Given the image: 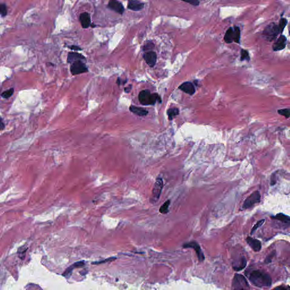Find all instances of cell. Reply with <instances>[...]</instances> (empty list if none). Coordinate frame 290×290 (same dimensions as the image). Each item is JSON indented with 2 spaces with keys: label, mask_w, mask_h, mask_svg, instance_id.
Segmentation results:
<instances>
[{
  "label": "cell",
  "mask_w": 290,
  "mask_h": 290,
  "mask_svg": "<svg viewBox=\"0 0 290 290\" xmlns=\"http://www.w3.org/2000/svg\"><path fill=\"white\" fill-rule=\"evenodd\" d=\"M279 33L280 31L278 25L275 23H271L265 27L262 35L266 40L271 42L277 38Z\"/></svg>",
  "instance_id": "cell-3"
},
{
  "label": "cell",
  "mask_w": 290,
  "mask_h": 290,
  "mask_svg": "<svg viewBox=\"0 0 290 290\" xmlns=\"http://www.w3.org/2000/svg\"><path fill=\"white\" fill-rule=\"evenodd\" d=\"M265 221V219H261L260 221H258V222L256 223V224L252 228V230H251V235H252L255 231H256V230L257 228H258L259 227H260L264 223Z\"/></svg>",
  "instance_id": "cell-30"
},
{
  "label": "cell",
  "mask_w": 290,
  "mask_h": 290,
  "mask_svg": "<svg viewBox=\"0 0 290 290\" xmlns=\"http://www.w3.org/2000/svg\"><path fill=\"white\" fill-rule=\"evenodd\" d=\"M154 47H155V45H154V43L151 40H149V41H147L145 43V45L143 46V51H150L153 50L154 49Z\"/></svg>",
  "instance_id": "cell-25"
},
{
  "label": "cell",
  "mask_w": 290,
  "mask_h": 290,
  "mask_svg": "<svg viewBox=\"0 0 290 290\" xmlns=\"http://www.w3.org/2000/svg\"><path fill=\"white\" fill-rule=\"evenodd\" d=\"M179 114V110L177 108H172L167 111V115L170 120H172Z\"/></svg>",
  "instance_id": "cell-22"
},
{
  "label": "cell",
  "mask_w": 290,
  "mask_h": 290,
  "mask_svg": "<svg viewBox=\"0 0 290 290\" xmlns=\"http://www.w3.org/2000/svg\"><path fill=\"white\" fill-rule=\"evenodd\" d=\"M241 61H244V60H247V61H249L250 60V57L249 55V53L247 50L245 49H241V58H240Z\"/></svg>",
  "instance_id": "cell-28"
},
{
  "label": "cell",
  "mask_w": 290,
  "mask_h": 290,
  "mask_svg": "<svg viewBox=\"0 0 290 290\" xmlns=\"http://www.w3.org/2000/svg\"><path fill=\"white\" fill-rule=\"evenodd\" d=\"M261 200V195L258 191L253 192L252 194L245 200L243 205L244 209H247L252 207L255 204L259 203Z\"/></svg>",
  "instance_id": "cell-7"
},
{
  "label": "cell",
  "mask_w": 290,
  "mask_h": 290,
  "mask_svg": "<svg viewBox=\"0 0 290 290\" xmlns=\"http://www.w3.org/2000/svg\"><path fill=\"white\" fill-rule=\"evenodd\" d=\"M278 113L281 115L282 116H284L286 117V118H289L290 116V110L289 108H286V109H282V110H279L278 111Z\"/></svg>",
  "instance_id": "cell-29"
},
{
  "label": "cell",
  "mask_w": 290,
  "mask_h": 290,
  "mask_svg": "<svg viewBox=\"0 0 290 290\" xmlns=\"http://www.w3.org/2000/svg\"><path fill=\"white\" fill-rule=\"evenodd\" d=\"M163 181L161 177H158L154 184V187L152 191L151 196L150 197V202L153 204H155L159 200L160 194L163 188Z\"/></svg>",
  "instance_id": "cell-5"
},
{
  "label": "cell",
  "mask_w": 290,
  "mask_h": 290,
  "mask_svg": "<svg viewBox=\"0 0 290 290\" xmlns=\"http://www.w3.org/2000/svg\"><path fill=\"white\" fill-rule=\"evenodd\" d=\"M181 1L185 2L193 6H198L200 4V2L198 0H181Z\"/></svg>",
  "instance_id": "cell-34"
},
{
  "label": "cell",
  "mask_w": 290,
  "mask_h": 290,
  "mask_svg": "<svg viewBox=\"0 0 290 290\" xmlns=\"http://www.w3.org/2000/svg\"><path fill=\"white\" fill-rule=\"evenodd\" d=\"M69 48L70 49H71L72 50H74V51H82L81 48H80L77 46H74V45H72V46H70L69 47Z\"/></svg>",
  "instance_id": "cell-36"
},
{
  "label": "cell",
  "mask_w": 290,
  "mask_h": 290,
  "mask_svg": "<svg viewBox=\"0 0 290 290\" xmlns=\"http://www.w3.org/2000/svg\"><path fill=\"white\" fill-rule=\"evenodd\" d=\"M232 288L235 290H248L250 288L246 278L240 274H235L232 281Z\"/></svg>",
  "instance_id": "cell-4"
},
{
  "label": "cell",
  "mask_w": 290,
  "mask_h": 290,
  "mask_svg": "<svg viewBox=\"0 0 290 290\" xmlns=\"http://www.w3.org/2000/svg\"><path fill=\"white\" fill-rule=\"evenodd\" d=\"M287 24V20L286 18H281L279 21V24L278 25L280 33H282L283 31L285 30V28L286 27V25Z\"/></svg>",
  "instance_id": "cell-26"
},
{
  "label": "cell",
  "mask_w": 290,
  "mask_h": 290,
  "mask_svg": "<svg viewBox=\"0 0 290 290\" xmlns=\"http://www.w3.org/2000/svg\"><path fill=\"white\" fill-rule=\"evenodd\" d=\"M275 251H273V252H271L269 256H267V257L265 259V262L266 264H269L270 262H271V260H272V258H273V257L275 256Z\"/></svg>",
  "instance_id": "cell-33"
},
{
  "label": "cell",
  "mask_w": 290,
  "mask_h": 290,
  "mask_svg": "<svg viewBox=\"0 0 290 290\" xmlns=\"http://www.w3.org/2000/svg\"><path fill=\"white\" fill-rule=\"evenodd\" d=\"M85 60V57L84 56L77 52H69L68 55V58H67L68 62L71 64L76 61H78V60L84 61Z\"/></svg>",
  "instance_id": "cell-17"
},
{
  "label": "cell",
  "mask_w": 290,
  "mask_h": 290,
  "mask_svg": "<svg viewBox=\"0 0 290 290\" xmlns=\"http://www.w3.org/2000/svg\"><path fill=\"white\" fill-rule=\"evenodd\" d=\"M85 264V261H79V262H75L74 264L69 266L68 269H66L64 273H63L62 275L66 278H69L72 274V270L75 268H79V267H81V266H83Z\"/></svg>",
  "instance_id": "cell-18"
},
{
  "label": "cell",
  "mask_w": 290,
  "mask_h": 290,
  "mask_svg": "<svg viewBox=\"0 0 290 290\" xmlns=\"http://www.w3.org/2000/svg\"><path fill=\"white\" fill-rule=\"evenodd\" d=\"M14 89L13 88H12L9 90H6L5 91H4L1 94V96L5 99L9 98L13 95V94H14Z\"/></svg>",
  "instance_id": "cell-27"
},
{
  "label": "cell",
  "mask_w": 290,
  "mask_h": 290,
  "mask_svg": "<svg viewBox=\"0 0 290 290\" xmlns=\"http://www.w3.org/2000/svg\"><path fill=\"white\" fill-rule=\"evenodd\" d=\"M143 58L144 59L146 64L151 68L154 67L157 63V55L155 52L152 51L146 52L143 54Z\"/></svg>",
  "instance_id": "cell-10"
},
{
  "label": "cell",
  "mask_w": 290,
  "mask_h": 290,
  "mask_svg": "<svg viewBox=\"0 0 290 290\" xmlns=\"http://www.w3.org/2000/svg\"><path fill=\"white\" fill-rule=\"evenodd\" d=\"M184 248H193L196 251L197 256L198 257V261L202 262L205 260V257L204 253L202 252L200 245L196 241H191L187 243L184 244L183 245Z\"/></svg>",
  "instance_id": "cell-8"
},
{
  "label": "cell",
  "mask_w": 290,
  "mask_h": 290,
  "mask_svg": "<svg viewBox=\"0 0 290 290\" xmlns=\"http://www.w3.org/2000/svg\"><path fill=\"white\" fill-rule=\"evenodd\" d=\"M287 44V38L285 35H282L274 43L273 46V49L274 51H279L284 49L286 47Z\"/></svg>",
  "instance_id": "cell-11"
},
{
  "label": "cell",
  "mask_w": 290,
  "mask_h": 290,
  "mask_svg": "<svg viewBox=\"0 0 290 290\" xmlns=\"http://www.w3.org/2000/svg\"><path fill=\"white\" fill-rule=\"evenodd\" d=\"M170 202H171V201L170 200H167L163 204L162 206H160V207L159 209V212L160 213L164 214L168 213V212L169 211V206L170 205Z\"/></svg>",
  "instance_id": "cell-24"
},
{
  "label": "cell",
  "mask_w": 290,
  "mask_h": 290,
  "mask_svg": "<svg viewBox=\"0 0 290 290\" xmlns=\"http://www.w3.org/2000/svg\"><path fill=\"white\" fill-rule=\"evenodd\" d=\"M79 21L81 22V26L83 29L89 28L91 24V17L89 13H82L79 15Z\"/></svg>",
  "instance_id": "cell-14"
},
{
  "label": "cell",
  "mask_w": 290,
  "mask_h": 290,
  "mask_svg": "<svg viewBox=\"0 0 290 290\" xmlns=\"http://www.w3.org/2000/svg\"><path fill=\"white\" fill-rule=\"evenodd\" d=\"M275 289H278V290H287V288L285 287H282V286H279L275 288Z\"/></svg>",
  "instance_id": "cell-40"
},
{
  "label": "cell",
  "mask_w": 290,
  "mask_h": 290,
  "mask_svg": "<svg viewBox=\"0 0 290 290\" xmlns=\"http://www.w3.org/2000/svg\"><path fill=\"white\" fill-rule=\"evenodd\" d=\"M129 110L130 112L138 116H145L149 113L148 111L143 108L137 107L134 106H131L129 108Z\"/></svg>",
  "instance_id": "cell-19"
},
{
  "label": "cell",
  "mask_w": 290,
  "mask_h": 290,
  "mask_svg": "<svg viewBox=\"0 0 290 290\" xmlns=\"http://www.w3.org/2000/svg\"><path fill=\"white\" fill-rule=\"evenodd\" d=\"M107 7L112 10L115 12L119 14H123L125 12L124 6L121 2L118 0H110Z\"/></svg>",
  "instance_id": "cell-9"
},
{
  "label": "cell",
  "mask_w": 290,
  "mask_h": 290,
  "mask_svg": "<svg viewBox=\"0 0 290 290\" xmlns=\"http://www.w3.org/2000/svg\"><path fill=\"white\" fill-rule=\"evenodd\" d=\"M248 278L254 286L259 288L269 287L272 283V280L268 273L260 270L251 271L248 275Z\"/></svg>",
  "instance_id": "cell-1"
},
{
  "label": "cell",
  "mask_w": 290,
  "mask_h": 290,
  "mask_svg": "<svg viewBox=\"0 0 290 290\" xmlns=\"http://www.w3.org/2000/svg\"><path fill=\"white\" fill-rule=\"evenodd\" d=\"M132 90V85L129 86L128 87H126L124 89V91L125 93H128L130 91V90Z\"/></svg>",
  "instance_id": "cell-39"
},
{
  "label": "cell",
  "mask_w": 290,
  "mask_h": 290,
  "mask_svg": "<svg viewBox=\"0 0 290 290\" xmlns=\"http://www.w3.org/2000/svg\"><path fill=\"white\" fill-rule=\"evenodd\" d=\"M247 265V261L246 258L242 256L238 260L236 261L235 262L233 263L232 267L234 270L236 271H240L243 270Z\"/></svg>",
  "instance_id": "cell-16"
},
{
  "label": "cell",
  "mask_w": 290,
  "mask_h": 290,
  "mask_svg": "<svg viewBox=\"0 0 290 290\" xmlns=\"http://www.w3.org/2000/svg\"><path fill=\"white\" fill-rule=\"evenodd\" d=\"M126 82V81H124L123 82L122 79H120V78H118V79H117V81H116L117 84L119 86L121 85H124Z\"/></svg>",
  "instance_id": "cell-38"
},
{
  "label": "cell",
  "mask_w": 290,
  "mask_h": 290,
  "mask_svg": "<svg viewBox=\"0 0 290 290\" xmlns=\"http://www.w3.org/2000/svg\"><path fill=\"white\" fill-rule=\"evenodd\" d=\"M26 251H27V248H25V246H23V247L22 246V247L19 248L18 253V255H19V257L21 259H23L24 257L23 256V255L25 256Z\"/></svg>",
  "instance_id": "cell-32"
},
{
  "label": "cell",
  "mask_w": 290,
  "mask_h": 290,
  "mask_svg": "<svg viewBox=\"0 0 290 290\" xmlns=\"http://www.w3.org/2000/svg\"><path fill=\"white\" fill-rule=\"evenodd\" d=\"M128 8L133 11H140L144 8L145 4L140 0H128Z\"/></svg>",
  "instance_id": "cell-13"
},
{
  "label": "cell",
  "mask_w": 290,
  "mask_h": 290,
  "mask_svg": "<svg viewBox=\"0 0 290 290\" xmlns=\"http://www.w3.org/2000/svg\"><path fill=\"white\" fill-rule=\"evenodd\" d=\"M241 32L238 26H235L234 30V41L236 43H240Z\"/></svg>",
  "instance_id": "cell-23"
},
{
  "label": "cell",
  "mask_w": 290,
  "mask_h": 290,
  "mask_svg": "<svg viewBox=\"0 0 290 290\" xmlns=\"http://www.w3.org/2000/svg\"><path fill=\"white\" fill-rule=\"evenodd\" d=\"M70 69L71 73L74 76L88 72L89 71L86 64L81 60H78L72 62Z\"/></svg>",
  "instance_id": "cell-6"
},
{
  "label": "cell",
  "mask_w": 290,
  "mask_h": 290,
  "mask_svg": "<svg viewBox=\"0 0 290 290\" xmlns=\"http://www.w3.org/2000/svg\"><path fill=\"white\" fill-rule=\"evenodd\" d=\"M116 259V258H115V257H112V258H107V260H105L104 261H99V262H94L93 263V264H104L106 262H109V261H113L114 260Z\"/></svg>",
  "instance_id": "cell-35"
},
{
  "label": "cell",
  "mask_w": 290,
  "mask_h": 290,
  "mask_svg": "<svg viewBox=\"0 0 290 290\" xmlns=\"http://www.w3.org/2000/svg\"><path fill=\"white\" fill-rule=\"evenodd\" d=\"M138 100L143 106L154 105L157 102L162 103L161 98L158 94H151L149 90H142L138 95Z\"/></svg>",
  "instance_id": "cell-2"
},
{
  "label": "cell",
  "mask_w": 290,
  "mask_h": 290,
  "mask_svg": "<svg viewBox=\"0 0 290 290\" xmlns=\"http://www.w3.org/2000/svg\"><path fill=\"white\" fill-rule=\"evenodd\" d=\"M246 241L249 246L251 248L253 251H254L255 252H259L261 249L262 245L260 240L251 238L250 236H248L246 238Z\"/></svg>",
  "instance_id": "cell-12"
},
{
  "label": "cell",
  "mask_w": 290,
  "mask_h": 290,
  "mask_svg": "<svg viewBox=\"0 0 290 290\" xmlns=\"http://www.w3.org/2000/svg\"><path fill=\"white\" fill-rule=\"evenodd\" d=\"M5 125L4 123L2 118L0 117V130H2L4 129Z\"/></svg>",
  "instance_id": "cell-37"
},
{
  "label": "cell",
  "mask_w": 290,
  "mask_h": 290,
  "mask_svg": "<svg viewBox=\"0 0 290 290\" xmlns=\"http://www.w3.org/2000/svg\"><path fill=\"white\" fill-rule=\"evenodd\" d=\"M271 218L272 219L274 220H277L282 223L290 224V218L289 216L287 215L286 214H284L283 213H278L277 215L271 217Z\"/></svg>",
  "instance_id": "cell-20"
},
{
  "label": "cell",
  "mask_w": 290,
  "mask_h": 290,
  "mask_svg": "<svg viewBox=\"0 0 290 290\" xmlns=\"http://www.w3.org/2000/svg\"><path fill=\"white\" fill-rule=\"evenodd\" d=\"M224 40L225 42L228 44L231 43L234 41V29L232 27H230L227 30Z\"/></svg>",
  "instance_id": "cell-21"
},
{
  "label": "cell",
  "mask_w": 290,
  "mask_h": 290,
  "mask_svg": "<svg viewBox=\"0 0 290 290\" xmlns=\"http://www.w3.org/2000/svg\"><path fill=\"white\" fill-rule=\"evenodd\" d=\"M180 90L183 91L186 94L193 95L194 94L196 90L195 87L193 83L190 82H185L180 86L179 87Z\"/></svg>",
  "instance_id": "cell-15"
},
{
  "label": "cell",
  "mask_w": 290,
  "mask_h": 290,
  "mask_svg": "<svg viewBox=\"0 0 290 290\" xmlns=\"http://www.w3.org/2000/svg\"><path fill=\"white\" fill-rule=\"evenodd\" d=\"M8 10L6 5L4 4H0V15L2 16H5L7 14Z\"/></svg>",
  "instance_id": "cell-31"
}]
</instances>
